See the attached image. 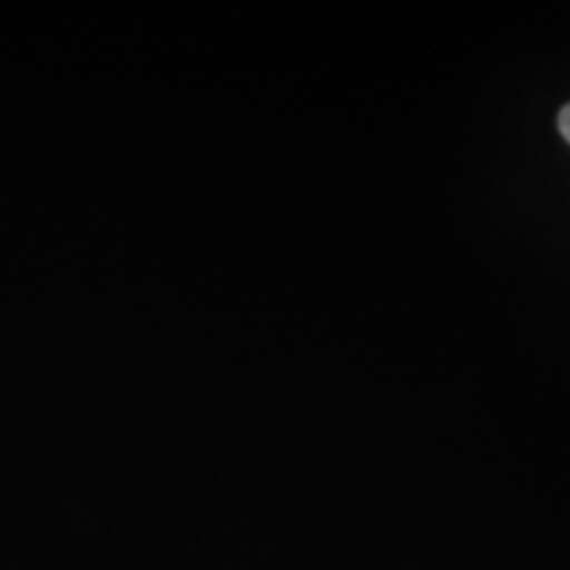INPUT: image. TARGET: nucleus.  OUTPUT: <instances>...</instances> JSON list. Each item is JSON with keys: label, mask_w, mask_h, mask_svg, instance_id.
I'll list each match as a JSON object with an SVG mask.
<instances>
[{"label": "nucleus", "mask_w": 570, "mask_h": 570, "mask_svg": "<svg viewBox=\"0 0 570 570\" xmlns=\"http://www.w3.org/2000/svg\"><path fill=\"white\" fill-rule=\"evenodd\" d=\"M558 127H560V131H562L564 140L570 144V104H567V106L560 110Z\"/></svg>", "instance_id": "1"}]
</instances>
